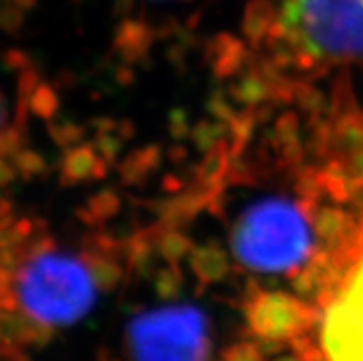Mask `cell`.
I'll use <instances>...</instances> for the list:
<instances>
[{"label":"cell","instance_id":"obj_6","mask_svg":"<svg viewBox=\"0 0 363 361\" xmlns=\"http://www.w3.org/2000/svg\"><path fill=\"white\" fill-rule=\"evenodd\" d=\"M306 311L301 302L282 293H262L253 302L251 323L258 334L286 335L297 332L306 323Z\"/></svg>","mask_w":363,"mask_h":361},{"label":"cell","instance_id":"obj_3","mask_svg":"<svg viewBox=\"0 0 363 361\" xmlns=\"http://www.w3.org/2000/svg\"><path fill=\"white\" fill-rule=\"evenodd\" d=\"M279 26L315 60L363 57V0H281Z\"/></svg>","mask_w":363,"mask_h":361},{"label":"cell","instance_id":"obj_4","mask_svg":"<svg viewBox=\"0 0 363 361\" xmlns=\"http://www.w3.org/2000/svg\"><path fill=\"white\" fill-rule=\"evenodd\" d=\"M129 347L135 361H207V325L192 306L159 308L131 323Z\"/></svg>","mask_w":363,"mask_h":361},{"label":"cell","instance_id":"obj_1","mask_svg":"<svg viewBox=\"0 0 363 361\" xmlns=\"http://www.w3.org/2000/svg\"><path fill=\"white\" fill-rule=\"evenodd\" d=\"M96 297L94 273L72 252L39 245L18 258L9 247L11 319L37 330H52L78 321Z\"/></svg>","mask_w":363,"mask_h":361},{"label":"cell","instance_id":"obj_2","mask_svg":"<svg viewBox=\"0 0 363 361\" xmlns=\"http://www.w3.org/2000/svg\"><path fill=\"white\" fill-rule=\"evenodd\" d=\"M245 265L262 273H286L308 256L312 227L303 206L290 199H264L249 206L233 236Z\"/></svg>","mask_w":363,"mask_h":361},{"label":"cell","instance_id":"obj_7","mask_svg":"<svg viewBox=\"0 0 363 361\" xmlns=\"http://www.w3.org/2000/svg\"><path fill=\"white\" fill-rule=\"evenodd\" d=\"M9 321H11V310H9V247L0 238V350L6 343Z\"/></svg>","mask_w":363,"mask_h":361},{"label":"cell","instance_id":"obj_5","mask_svg":"<svg viewBox=\"0 0 363 361\" xmlns=\"http://www.w3.org/2000/svg\"><path fill=\"white\" fill-rule=\"evenodd\" d=\"M321 345L328 361H363V233L323 317Z\"/></svg>","mask_w":363,"mask_h":361}]
</instances>
